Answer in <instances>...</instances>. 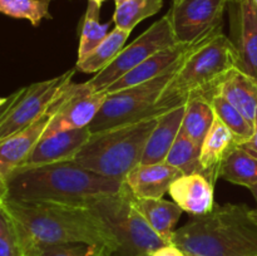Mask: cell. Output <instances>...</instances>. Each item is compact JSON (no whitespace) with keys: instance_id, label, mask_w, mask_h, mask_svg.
<instances>
[{"instance_id":"1","label":"cell","mask_w":257,"mask_h":256,"mask_svg":"<svg viewBox=\"0 0 257 256\" xmlns=\"http://www.w3.org/2000/svg\"><path fill=\"white\" fill-rule=\"evenodd\" d=\"M23 247L59 243H85L113 256L118 242L107 223L90 208L48 202H22L7 198Z\"/></svg>"},{"instance_id":"2","label":"cell","mask_w":257,"mask_h":256,"mask_svg":"<svg viewBox=\"0 0 257 256\" xmlns=\"http://www.w3.org/2000/svg\"><path fill=\"white\" fill-rule=\"evenodd\" d=\"M7 185V198L10 200L90 207L120 192L124 181L107 178L68 161L18 170L8 178Z\"/></svg>"},{"instance_id":"3","label":"cell","mask_w":257,"mask_h":256,"mask_svg":"<svg viewBox=\"0 0 257 256\" xmlns=\"http://www.w3.org/2000/svg\"><path fill=\"white\" fill-rule=\"evenodd\" d=\"M172 243L187 256H257V223L246 205H215L176 230Z\"/></svg>"},{"instance_id":"4","label":"cell","mask_w":257,"mask_h":256,"mask_svg":"<svg viewBox=\"0 0 257 256\" xmlns=\"http://www.w3.org/2000/svg\"><path fill=\"white\" fill-rule=\"evenodd\" d=\"M237 67V50L222 29L208 35L186 55L180 69L165 88L156 105L157 115L185 105L193 97L211 100L228 72Z\"/></svg>"},{"instance_id":"5","label":"cell","mask_w":257,"mask_h":256,"mask_svg":"<svg viewBox=\"0 0 257 256\" xmlns=\"http://www.w3.org/2000/svg\"><path fill=\"white\" fill-rule=\"evenodd\" d=\"M157 122L158 118H150L92 133L73 161L100 176L124 181L141 163L146 143Z\"/></svg>"},{"instance_id":"6","label":"cell","mask_w":257,"mask_h":256,"mask_svg":"<svg viewBox=\"0 0 257 256\" xmlns=\"http://www.w3.org/2000/svg\"><path fill=\"white\" fill-rule=\"evenodd\" d=\"M88 208L99 216L114 235L118 250L113 256L147 255L167 245L136 208L125 182L117 195L102 198Z\"/></svg>"},{"instance_id":"7","label":"cell","mask_w":257,"mask_h":256,"mask_svg":"<svg viewBox=\"0 0 257 256\" xmlns=\"http://www.w3.org/2000/svg\"><path fill=\"white\" fill-rule=\"evenodd\" d=\"M186 55L153 79L118 92L108 93L102 108L88 125L90 132H100L127 123L158 118L156 112L158 99L170 80L180 69Z\"/></svg>"},{"instance_id":"8","label":"cell","mask_w":257,"mask_h":256,"mask_svg":"<svg viewBox=\"0 0 257 256\" xmlns=\"http://www.w3.org/2000/svg\"><path fill=\"white\" fill-rule=\"evenodd\" d=\"M177 44L173 34L170 15L166 14L153 23L145 33L136 38L130 45L123 48L115 59L108 67L87 80V85L92 92H104L110 84L117 82L125 73L132 70L160 50Z\"/></svg>"},{"instance_id":"9","label":"cell","mask_w":257,"mask_h":256,"mask_svg":"<svg viewBox=\"0 0 257 256\" xmlns=\"http://www.w3.org/2000/svg\"><path fill=\"white\" fill-rule=\"evenodd\" d=\"M75 69L59 77L33 83L9 95L0 113V142L34 123L47 110L60 88L72 80Z\"/></svg>"},{"instance_id":"10","label":"cell","mask_w":257,"mask_h":256,"mask_svg":"<svg viewBox=\"0 0 257 256\" xmlns=\"http://www.w3.org/2000/svg\"><path fill=\"white\" fill-rule=\"evenodd\" d=\"M228 4L231 0H173L167 14L177 43L192 44L222 29Z\"/></svg>"},{"instance_id":"11","label":"cell","mask_w":257,"mask_h":256,"mask_svg":"<svg viewBox=\"0 0 257 256\" xmlns=\"http://www.w3.org/2000/svg\"><path fill=\"white\" fill-rule=\"evenodd\" d=\"M107 94L92 92L87 83L68 84L64 99L59 109L48 124L43 137H48L63 131L80 130L88 127L102 108Z\"/></svg>"},{"instance_id":"12","label":"cell","mask_w":257,"mask_h":256,"mask_svg":"<svg viewBox=\"0 0 257 256\" xmlns=\"http://www.w3.org/2000/svg\"><path fill=\"white\" fill-rule=\"evenodd\" d=\"M72 82L69 80L65 83L49 107L47 108L44 113L35 120L34 123L27 127L25 130L10 136L9 138L0 142V177L3 180L8 181V178L13 175L17 170H19L25 162L29 155L32 153L33 148L35 147L40 138L44 135L48 124L50 123L52 118L59 109L63 99H64L65 92H67L68 84Z\"/></svg>"},{"instance_id":"13","label":"cell","mask_w":257,"mask_h":256,"mask_svg":"<svg viewBox=\"0 0 257 256\" xmlns=\"http://www.w3.org/2000/svg\"><path fill=\"white\" fill-rule=\"evenodd\" d=\"M90 135L89 127H84L42 137L19 170L73 161L88 142Z\"/></svg>"},{"instance_id":"14","label":"cell","mask_w":257,"mask_h":256,"mask_svg":"<svg viewBox=\"0 0 257 256\" xmlns=\"http://www.w3.org/2000/svg\"><path fill=\"white\" fill-rule=\"evenodd\" d=\"M233 17V37L238 67L257 80V7L253 0H240Z\"/></svg>"},{"instance_id":"15","label":"cell","mask_w":257,"mask_h":256,"mask_svg":"<svg viewBox=\"0 0 257 256\" xmlns=\"http://www.w3.org/2000/svg\"><path fill=\"white\" fill-rule=\"evenodd\" d=\"M201 40L192 43V44H181V43H177V44L172 45V47L160 50L156 54H153L152 57L146 59L145 62L141 63L140 65L133 68L132 70L125 73L122 78H119L117 82L110 84L103 93L108 94V93L118 92V90L131 88L133 85L141 84V83H145L147 80L158 77L163 72H166L168 68L172 67L175 63L182 59L186 54H188Z\"/></svg>"},{"instance_id":"16","label":"cell","mask_w":257,"mask_h":256,"mask_svg":"<svg viewBox=\"0 0 257 256\" xmlns=\"http://www.w3.org/2000/svg\"><path fill=\"white\" fill-rule=\"evenodd\" d=\"M183 173L167 162L140 165L124 178L125 185L137 198H162L170 190L173 181Z\"/></svg>"},{"instance_id":"17","label":"cell","mask_w":257,"mask_h":256,"mask_svg":"<svg viewBox=\"0 0 257 256\" xmlns=\"http://www.w3.org/2000/svg\"><path fill=\"white\" fill-rule=\"evenodd\" d=\"M213 188L215 185L210 182L201 173L182 175L173 181L170 186L171 197L177 203L182 211L191 216H202L212 211Z\"/></svg>"},{"instance_id":"18","label":"cell","mask_w":257,"mask_h":256,"mask_svg":"<svg viewBox=\"0 0 257 256\" xmlns=\"http://www.w3.org/2000/svg\"><path fill=\"white\" fill-rule=\"evenodd\" d=\"M240 143L231 133V131L218 119L213 120L212 127L201 145L200 166L201 175L205 176L212 185L220 178L221 165L231 151Z\"/></svg>"},{"instance_id":"19","label":"cell","mask_w":257,"mask_h":256,"mask_svg":"<svg viewBox=\"0 0 257 256\" xmlns=\"http://www.w3.org/2000/svg\"><path fill=\"white\" fill-rule=\"evenodd\" d=\"M185 109L186 105H181L158 117L157 124L146 143L145 152L141 160L142 165L165 162L182 127Z\"/></svg>"},{"instance_id":"20","label":"cell","mask_w":257,"mask_h":256,"mask_svg":"<svg viewBox=\"0 0 257 256\" xmlns=\"http://www.w3.org/2000/svg\"><path fill=\"white\" fill-rule=\"evenodd\" d=\"M217 94L226 98L253 124L257 112V80L255 78L240 68H233L218 85Z\"/></svg>"},{"instance_id":"21","label":"cell","mask_w":257,"mask_h":256,"mask_svg":"<svg viewBox=\"0 0 257 256\" xmlns=\"http://www.w3.org/2000/svg\"><path fill=\"white\" fill-rule=\"evenodd\" d=\"M133 203L152 230L167 245L172 243L176 225L183 212L182 208L176 202L163 198H137L133 196Z\"/></svg>"},{"instance_id":"22","label":"cell","mask_w":257,"mask_h":256,"mask_svg":"<svg viewBox=\"0 0 257 256\" xmlns=\"http://www.w3.org/2000/svg\"><path fill=\"white\" fill-rule=\"evenodd\" d=\"M131 32L115 27L110 30L105 39L92 50L80 62H77L75 69L82 73H99L115 59L120 50L124 48Z\"/></svg>"},{"instance_id":"23","label":"cell","mask_w":257,"mask_h":256,"mask_svg":"<svg viewBox=\"0 0 257 256\" xmlns=\"http://www.w3.org/2000/svg\"><path fill=\"white\" fill-rule=\"evenodd\" d=\"M220 177L235 185L250 188L257 183V157L238 145L221 165Z\"/></svg>"},{"instance_id":"24","label":"cell","mask_w":257,"mask_h":256,"mask_svg":"<svg viewBox=\"0 0 257 256\" xmlns=\"http://www.w3.org/2000/svg\"><path fill=\"white\" fill-rule=\"evenodd\" d=\"M185 105L181 131L201 146L216 118L211 100L205 97H193Z\"/></svg>"},{"instance_id":"25","label":"cell","mask_w":257,"mask_h":256,"mask_svg":"<svg viewBox=\"0 0 257 256\" xmlns=\"http://www.w3.org/2000/svg\"><path fill=\"white\" fill-rule=\"evenodd\" d=\"M100 5L95 2L88 0V8L80 29L79 48H78V60L84 59L94 48H97L109 34L110 23H99Z\"/></svg>"},{"instance_id":"26","label":"cell","mask_w":257,"mask_h":256,"mask_svg":"<svg viewBox=\"0 0 257 256\" xmlns=\"http://www.w3.org/2000/svg\"><path fill=\"white\" fill-rule=\"evenodd\" d=\"M211 105L215 115L231 131L240 145L248 142L253 136V124L248 122L245 115L236 109L226 98L215 94L211 98Z\"/></svg>"},{"instance_id":"27","label":"cell","mask_w":257,"mask_h":256,"mask_svg":"<svg viewBox=\"0 0 257 256\" xmlns=\"http://www.w3.org/2000/svg\"><path fill=\"white\" fill-rule=\"evenodd\" d=\"M163 7V0H127L115 5L113 23L115 27L132 32L142 20L157 14Z\"/></svg>"},{"instance_id":"28","label":"cell","mask_w":257,"mask_h":256,"mask_svg":"<svg viewBox=\"0 0 257 256\" xmlns=\"http://www.w3.org/2000/svg\"><path fill=\"white\" fill-rule=\"evenodd\" d=\"M201 146L180 131L165 162L178 168L183 175L201 173Z\"/></svg>"},{"instance_id":"29","label":"cell","mask_w":257,"mask_h":256,"mask_svg":"<svg viewBox=\"0 0 257 256\" xmlns=\"http://www.w3.org/2000/svg\"><path fill=\"white\" fill-rule=\"evenodd\" d=\"M52 0H0V13L15 19L29 20L39 27L43 19H52L49 5Z\"/></svg>"},{"instance_id":"30","label":"cell","mask_w":257,"mask_h":256,"mask_svg":"<svg viewBox=\"0 0 257 256\" xmlns=\"http://www.w3.org/2000/svg\"><path fill=\"white\" fill-rule=\"evenodd\" d=\"M0 256H25L18 226L4 202L0 203Z\"/></svg>"},{"instance_id":"31","label":"cell","mask_w":257,"mask_h":256,"mask_svg":"<svg viewBox=\"0 0 257 256\" xmlns=\"http://www.w3.org/2000/svg\"><path fill=\"white\" fill-rule=\"evenodd\" d=\"M25 256H109L104 250L85 243L30 246L24 248Z\"/></svg>"},{"instance_id":"32","label":"cell","mask_w":257,"mask_h":256,"mask_svg":"<svg viewBox=\"0 0 257 256\" xmlns=\"http://www.w3.org/2000/svg\"><path fill=\"white\" fill-rule=\"evenodd\" d=\"M152 256H187L182 250L175 246L173 243H170V245H165L161 248L156 250L155 252L152 253Z\"/></svg>"},{"instance_id":"33","label":"cell","mask_w":257,"mask_h":256,"mask_svg":"<svg viewBox=\"0 0 257 256\" xmlns=\"http://www.w3.org/2000/svg\"><path fill=\"white\" fill-rule=\"evenodd\" d=\"M242 146L245 150H247L248 152L252 153L253 156H256L257 157V112H256V115H255V122H253V136L252 138H251L248 142L243 143V145H240Z\"/></svg>"},{"instance_id":"34","label":"cell","mask_w":257,"mask_h":256,"mask_svg":"<svg viewBox=\"0 0 257 256\" xmlns=\"http://www.w3.org/2000/svg\"><path fill=\"white\" fill-rule=\"evenodd\" d=\"M248 190L251 191V193H252L253 197H255V201H256V207L253 208V210H250V217L252 218L253 222L257 223V183H256V185L251 186Z\"/></svg>"},{"instance_id":"35","label":"cell","mask_w":257,"mask_h":256,"mask_svg":"<svg viewBox=\"0 0 257 256\" xmlns=\"http://www.w3.org/2000/svg\"><path fill=\"white\" fill-rule=\"evenodd\" d=\"M8 197V185L7 181L0 177V203L4 202Z\"/></svg>"},{"instance_id":"36","label":"cell","mask_w":257,"mask_h":256,"mask_svg":"<svg viewBox=\"0 0 257 256\" xmlns=\"http://www.w3.org/2000/svg\"><path fill=\"white\" fill-rule=\"evenodd\" d=\"M8 100H9V97H2L0 98V113H2V110L4 109L5 104L8 103Z\"/></svg>"},{"instance_id":"37","label":"cell","mask_w":257,"mask_h":256,"mask_svg":"<svg viewBox=\"0 0 257 256\" xmlns=\"http://www.w3.org/2000/svg\"><path fill=\"white\" fill-rule=\"evenodd\" d=\"M124 2H127V0H114L115 5H119V4H122V3H124Z\"/></svg>"},{"instance_id":"38","label":"cell","mask_w":257,"mask_h":256,"mask_svg":"<svg viewBox=\"0 0 257 256\" xmlns=\"http://www.w3.org/2000/svg\"><path fill=\"white\" fill-rule=\"evenodd\" d=\"M92 2H95V3H97V4L102 5V3H103V2H105V0H92Z\"/></svg>"},{"instance_id":"39","label":"cell","mask_w":257,"mask_h":256,"mask_svg":"<svg viewBox=\"0 0 257 256\" xmlns=\"http://www.w3.org/2000/svg\"><path fill=\"white\" fill-rule=\"evenodd\" d=\"M238 2H240V0H231V4H237Z\"/></svg>"},{"instance_id":"40","label":"cell","mask_w":257,"mask_h":256,"mask_svg":"<svg viewBox=\"0 0 257 256\" xmlns=\"http://www.w3.org/2000/svg\"><path fill=\"white\" fill-rule=\"evenodd\" d=\"M142 256H152V253H147V255H142Z\"/></svg>"},{"instance_id":"41","label":"cell","mask_w":257,"mask_h":256,"mask_svg":"<svg viewBox=\"0 0 257 256\" xmlns=\"http://www.w3.org/2000/svg\"><path fill=\"white\" fill-rule=\"evenodd\" d=\"M253 2H255V4H256V7H257V0H253Z\"/></svg>"}]
</instances>
